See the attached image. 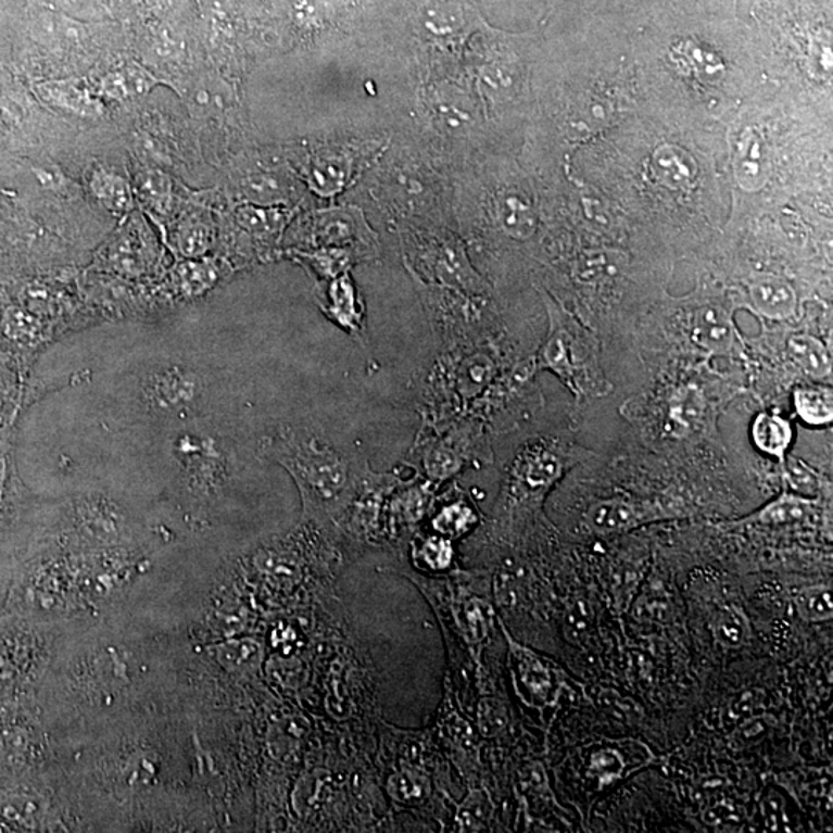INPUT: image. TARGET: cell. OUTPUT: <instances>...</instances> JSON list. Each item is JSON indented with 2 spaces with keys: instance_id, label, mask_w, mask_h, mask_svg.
<instances>
[{
  "instance_id": "obj_1",
  "label": "cell",
  "mask_w": 833,
  "mask_h": 833,
  "mask_svg": "<svg viewBox=\"0 0 833 833\" xmlns=\"http://www.w3.org/2000/svg\"><path fill=\"white\" fill-rule=\"evenodd\" d=\"M264 450L291 472L307 520L325 527L348 512L370 469L365 458L344 454L307 429H286Z\"/></svg>"
},
{
  "instance_id": "obj_2",
  "label": "cell",
  "mask_w": 833,
  "mask_h": 833,
  "mask_svg": "<svg viewBox=\"0 0 833 833\" xmlns=\"http://www.w3.org/2000/svg\"><path fill=\"white\" fill-rule=\"evenodd\" d=\"M548 333L539 352L543 369L550 370L578 399L604 397L613 389L601 365V344L563 304L545 295Z\"/></svg>"
},
{
  "instance_id": "obj_3",
  "label": "cell",
  "mask_w": 833,
  "mask_h": 833,
  "mask_svg": "<svg viewBox=\"0 0 833 833\" xmlns=\"http://www.w3.org/2000/svg\"><path fill=\"white\" fill-rule=\"evenodd\" d=\"M579 451L559 440L538 439L517 453L508 472L509 495L517 502H539L579 462Z\"/></svg>"
},
{
  "instance_id": "obj_4",
  "label": "cell",
  "mask_w": 833,
  "mask_h": 833,
  "mask_svg": "<svg viewBox=\"0 0 833 833\" xmlns=\"http://www.w3.org/2000/svg\"><path fill=\"white\" fill-rule=\"evenodd\" d=\"M476 432L472 424L454 420L418 434L413 457L429 482H445L465 468L476 454Z\"/></svg>"
},
{
  "instance_id": "obj_5",
  "label": "cell",
  "mask_w": 833,
  "mask_h": 833,
  "mask_svg": "<svg viewBox=\"0 0 833 833\" xmlns=\"http://www.w3.org/2000/svg\"><path fill=\"white\" fill-rule=\"evenodd\" d=\"M318 303L330 321L350 333L352 339L365 343V307L358 299L350 275L341 274L333 277L326 288L325 296Z\"/></svg>"
},
{
  "instance_id": "obj_6",
  "label": "cell",
  "mask_w": 833,
  "mask_h": 833,
  "mask_svg": "<svg viewBox=\"0 0 833 833\" xmlns=\"http://www.w3.org/2000/svg\"><path fill=\"white\" fill-rule=\"evenodd\" d=\"M656 509L627 497L604 498L585 514L586 527L594 534H616L655 520Z\"/></svg>"
},
{
  "instance_id": "obj_7",
  "label": "cell",
  "mask_w": 833,
  "mask_h": 833,
  "mask_svg": "<svg viewBox=\"0 0 833 833\" xmlns=\"http://www.w3.org/2000/svg\"><path fill=\"white\" fill-rule=\"evenodd\" d=\"M690 339L701 350L727 354L736 346L737 333L730 312L721 304L708 303L693 311Z\"/></svg>"
},
{
  "instance_id": "obj_8",
  "label": "cell",
  "mask_w": 833,
  "mask_h": 833,
  "mask_svg": "<svg viewBox=\"0 0 833 833\" xmlns=\"http://www.w3.org/2000/svg\"><path fill=\"white\" fill-rule=\"evenodd\" d=\"M750 300L755 310L770 320H787L794 317L798 307L794 288L773 275L755 278L750 285Z\"/></svg>"
},
{
  "instance_id": "obj_9",
  "label": "cell",
  "mask_w": 833,
  "mask_h": 833,
  "mask_svg": "<svg viewBox=\"0 0 833 833\" xmlns=\"http://www.w3.org/2000/svg\"><path fill=\"white\" fill-rule=\"evenodd\" d=\"M447 365L454 370L447 374L446 378H454L457 387L456 394L464 400L479 397L494 380V359L482 352L468 355L462 362H456V365L453 362Z\"/></svg>"
},
{
  "instance_id": "obj_10",
  "label": "cell",
  "mask_w": 833,
  "mask_h": 833,
  "mask_svg": "<svg viewBox=\"0 0 833 833\" xmlns=\"http://www.w3.org/2000/svg\"><path fill=\"white\" fill-rule=\"evenodd\" d=\"M787 351L788 357L807 377L813 378V380L831 377V352L817 337L809 336V333H796L788 339Z\"/></svg>"
},
{
  "instance_id": "obj_11",
  "label": "cell",
  "mask_w": 833,
  "mask_h": 833,
  "mask_svg": "<svg viewBox=\"0 0 833 833\" xmlns=\"http://www.w3.org/2000/svg\"><path fill=\"white\" fill-rule=\"evenodd\" d=\"M791 421L778 416V414L761 413L752 425V439L755 446L767 456L777 457L783 462L788 447L792 445Z\"/></svg>"
},
{
  "instance_id": "obj_12",
  "label": "cell",
  "mask_w": 833,
  "mask_h": 833,
  "mask_svg": "<svg viewBox=\"0 0 833 833\" xmlns=\"http://www.w3.org/2000/svg\"><path fill=\"white\" fill-rule=\"evenodd\" d=\"M813 498L805 497L795 493H783L775 501L770 502L761 512L750 517L752 522L781 527V525L803 523L813 516Z\"/></svg>"
},
{
  "instance_id": "obj_13",
  "label": "cell",
  "mask_w": 833,
  "mask_h": 833,
  "mask_svg": "<svg viewBox=\"0 0 833 833\" xmlns=\"http://www.w3.org/2000/svg\"><path fill=\"white\" fill-rule=\"evenodd\" d=\"M794 402L796 414L812 427H824L833 420L831 388L820 387V384L796 388Z\"/></svg>"
},
{
  "instance_id": "obj_14",
  "label": "cell",
  "mask_w": 833,
  "mask_h": 833,
  "mask_svg": "<svg viewBox=\"0 0 833 833\" xmlns=\"http://www.w3.org/2000/svg\"><path fill=\"white\" fill-rule=\"evenodd\" d=\"M46 98L58 105L79 116H97L102 113V104L93 94L88 93L75 83H54L43 87Z\"/></svg>"
},
{
  "instance_id": "obj_15",
  "label": "cell",
  "mask_w": 833,
  "mask_h": 833,
  "mask_svg": "<svg viewBox=\"0 0 833 833\" xmlns=\"http://www.w3.org/2000/svg\"><path fill=\"white\" fill-rule=\"evenodd\" d=\"M497 218L502 229L516 240H527L534 234L533 209L517 197L502 198L497 203Z\"/></svg>"
},
{
  "instance_id": "obj_16",
  "label": "cell",
  "mask_w": 833,
  "mask_h": 833,
  "mask_svg": "<svg viewBox=\"0 0 833 833\" xmlns=\"http://www.w3.org/2000/svg\"><path fill=\"white\" fill-rule=\"evenodd\" d=\"M91 192L113 212H127L134 204V192L126 179L112 172L98 171L91 178Z\"/></svg>"
},
{
  "instance_id": "obj_17",
  "label": "cell",
  "mask_w": 833,
  "mask_h": 833,
  "mask_svg": "<svg viewBox=\"0 0 833 833\" xmlns=\"http://www.w3.org/2000/svg\"><path fill=\"white\" fill-rule=\"evenodd\" d=\"M215 659L227 670L245 673L255 670L262 662V645L256 641H230L214 647Z\"/></svg>"
},
{
  "instance_id": "obj_18",
  "label": "cell",
  "mask_w": 833,
  "mask_h": 833,
  "mask_svg": "<svg viewBox=\"0 0 833 833\" xmlns=\"http://www.w3.org/2000/svg\"><path fill=\"white\" fill-rule=\"evenodd\" d=\"M462 105H465V102L462 101L456 87H442L432 93V115L443 130L456 131L460 124L468 121V112H465Z\"/></svg>"
},
{
  "instance_id": "obj_19",
  "label": "cell",
  "mask_w": 833,
  "mask_h": 833,
  "mask_svg": "<svg viewBox=\"0 0 833 833\" xmlns=\"http://www.w3.org/2000/svg\"><path fill=\"white\" fill-rule=\"evenodd\" d=\"M153 79L141 67H127L123 72H113L101 80L102 90L110 98L123 99L131 94L144 93L152 87Z\"/></svg>"
},
{
  "instance_id": "obj_20",
  "label": "cell",
  "mask_w": 833,
  "mask_h": 833,
  "mask_svg": "<svg viewBox=\"0 0 833 833\" xmlns=\"http://www.w3.org/2000/svg\"><path fill=\"white\" fill-rule=\"evenodd\" d=\"M630 759L623 756V747L604 746L590 755V775L596 778L602 785L610 784L626 775Z\"/></svg>"
},
{
  "instance_id": "obj_21",
  "label": "cell",
  "mask_w": 833,
  "mask_h": 833,
  "mask_svg": "<svg viewBox=\"0 0 833 833\" xmlns=\"http://www.w3.org/2000/svg\"><path fill=\"white\" fill-rule=\"evenodd\" d=\"M795 607L799 618L807 622H825L832 619L833 604L831 589L810 586L802 590L795 597Z\"/></svg>"
},
{
  "instance_id": "obj_22",
  "label": "cell",
  "mask_w": 833,
  "mask_h": 833,
  "mask_svg": "<svg viewBox=\"0 0 833 833\" xmlns=\"http://www.w3.org/2000/svg\"><path fill=\"white\" fill-rule=\"evenodd\" d=\"M476 522L475 512L464 502H457V504L442 508V512L437 514L432 525H434L437 533L445 535L447 539H454L464 535Z\"/></svg>"
},
{
  "instance_id": "obj_23",
  "label": "cell",
  "mask_w": 833,
  "mask_h": 833,
  "mask_svg": "<svg viewBox=\"0 0 833 833\" xmlns=\"http://www.w3.org/2000/svg\"><path fill=\"white\" fill-rule=\"evenodd\" d=\"M784 477L792 493L812 498L820 493L821 479L815 469L798 458H784Z\"/></svg>"
},
{
  "instance_id": "obj_24",
  "label": "cell",
  "mask_w": 833,
  "mask_h": 833,
  "mask_svg": "<svg viewBox=\"0 0 833 833\" xmlns=\"http://www.w3.org/2000/svg\"><path fill=\"white\" fill-rule=\"evenodd\" d=\"M138 193L141 200L156 212H164L171 204V182L161 172L149 171L139 175Z\"/></svg>"
},
{
  "instance_id": "obj_25",
  "label": "cell",
  "mask_w": 833,
  "mask_h": 833,
  "mask_svg": "<svg viewBox=\"0 0 833 833\" xmlns=\"http://www.w3.org/2000/svg\"><path fill=\"white\" fill-rule=\"evenodd\" d=\"M429 788L431 787L427 778L418 773L402 772L389 781V794L402 803L424 802L429 794Z\"/></svg>"
},
{
  "instance_id": "obj_26",
  "label": "cell",
  "mask_w": 833,
  "mask_h": 833,
  "mask_svg": "<svg viewBox=\"0 0 833 833\" xmlns=\"http://www.w3.org/2000/svg\"><path fill=\"white\" fill-rule=\"evenodd\" d=\"M152 391L153 400L161 406H167V403H176L182 397H192L193 384L181 374L168 373L157 378L152 384Z\"/></svg>"
},
{
  "instance_id": "obj_27",
  "label": "cell",
  "mask_w": 833,
  "mask_h": 833,
  "mask_svg": "<svg viewBox=\"0 0 833 833\" xmlns=\"http://www.w3.org/2000/svg\"><path fill=\"white\" fill-rule=\"evenodd\" d=\"M715 636L721 644L729 647H737L743 644L747 636V623L743 615L733 610L719 613L715 619Z\"/></svg>"
},
{
  "instance_id": "obj_28",
  "label": "cell",
  "mask_w": 833,
  "mask_h": 833,
  "mask_svg": "<svg viewBox=\"0 0 833 833\" xmlns=\"http://www.w3.org/2000/svg\"><path fill=\"white\" fill-rule=\"evenodd\" d=\"M519 666L523 684L535 695H542L545 698L553 689L550 671L545 669V666H542L541 660L533 658L528 653L520 655Z\"/></svg>"
},
{
  "instance_id": "obj_29",
  "label": "cell",
  "mask_w": 833,
  "mask_h": 833,
  "mask_svg": "<svg viewBox=\"0 0 833 833\" xmlns=\"http://www.w3.org/2000/svg\"><path fill=\"white\" fill-rule=\"evenodd\" d=\"M418 556L432 570H443L453 563L454 548L451 539L445 535H432L421 543Z\"/></svg>"
},
{
  "instance_id": "obj_30",
  "label": "cell",
  "mask_w": 833,
  "mask_h": 833,
  "mask_svg": "<svg viewBox=\"0 0 833 833\" xmlns=\"http://www.w3.org/2000/svg\"><path fill=\"white\" fill-rule=\"evenodd\" d=\"M348 175L346 161L340 160L337 156H328L325 160H317V163L312 167V178L317 185L325 187V189H333V187H340L344 185V179Z\"/></svg>"
},
{
  "instance_id": "obj_31",
  "label": "cell",
  "mask_w": 833,
  "mask_h": 833,
  "mask_svg": "<svg viewBox=\"0 0 833 833\" xmlns=\"http://www.w3.org/2000/svg\"><path fill=\"white\" fill-rule=\"evenodd\" d=\"M285 186L272 175H256L245 182V193L255 201H277L285 194Z\"/></svg>"
},
{
  "instance_id": "obj_32",
  "label": "cell",
  "mask_w": 833,
  "mask_h": 833,
  "mask_svg": "<svg viewBox=\"0 0 833 833\" xmlns=\"http://www.w3.org/2000/svg\"><path fill=\"white\" fill-rule=\"evenodd\" d=\"M179 248L186 255H201L207 251L211 235L203 224L190 223L178 235Z\"/></svg>"
},
{
  "instance_id": "obj_33",
  "label": "cell",
  "mask_w": 833,
  "mask_h": 833,
  "mask_svg": "<svg viewBox=\"0 0 833 833\" xmlns=\"http://www.w3.org/2000/svg\"><path fill=\"white\" fill-rule=\"evenodd\" d=\"M506 710L502 703L495 699H484L480 706V727L487 736L501 733L506 727Z\"/></svg>"
},
{
  "instance_id": "obj_34",
  "label": "cell",
  "mask_w": 833,
  "mask_h": 833,
  "mask_svg": "<svg viewBox=\"0 0 833 833\" xmlns=\"http://www.w3.org/2000/svg\"><path fill=\"white\" fill-rule=\"evenodd\" d=\"M490 813V802L482 795H475L465 805L464 813L466 825H482Z\"/></svg>"
},
{
  "instance_id": "obj_35",
  "label": "cell",
  "mask_w": 833,
  "mask_h": 833,
  "mask_svg": "<svg viewBox=\"0 0 833 833\" xmlns=\"http://www.w3.org/2000/svg\"><path fill=\"white\" fill-rule=\"evenodd\" d=\"M735 2H736V0H735Z\"/></svg>"
}]
</instances>
